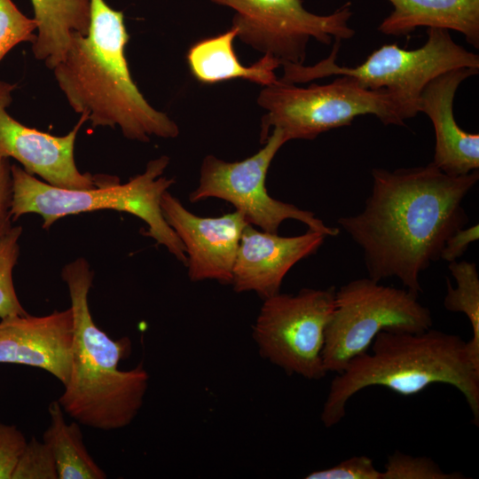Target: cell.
Returning a JSON list of instances; mask_svg holds the SVG:
<instances>
[{"mask_svg":"<svg viewBox=\"0 0 479 479\" xmlns=\"http://www.w3.org/2000/svg\"><path fill=\"white\" fill-rule=\"evenodd\" d=\"M478 238V224L458 229L444 242L440 253V259L448 263L457 261L467 250L468 246Z\"/></svg>","mask_w":479,"mask_h":479,"instance_id":"cell-29","label":"cell"},{"mask_svg":"<svg viewBox=\"0 0 479 479\" xmlns=\"http://www.w3.org/2000/svg\"><path fill=\"white\" fill-rule=\"evenodd\" d=\"M169 163V157L161 155L150 161L143 173L125 184H120L117 177L105 185L83 190L52 186L12 164V222L34 213L41 216L42 227L47 230L57 220L69 215L101 209L126 212L143 220L148 226L144 234L154 240L157 245L165 247L186 266L185 247L166 222L161 208V196L175 184L174 178L162 176Z\"/></svg>","mask_w":479,"mask_h":479,"instance_id":"cell-5","label":"cell"},{"mask_svg":"<svg viewBox=\"0 0 479 479\" xmlns=\"http://www.w3.org/2000/svg\"><path fill=\"white\" fill-rule=\"evenodd\" d=\"M237 30L233 27L216 36L201 39L188 50L186 59L192 75L202 83H216L244 79L267 86L278 81L275 74L280 63L264 54L255 64L246 67L239 60L233 47Z\"/></svg>","mask_w":479,"mask_h":479,"instance_id":"cell-18","label":"cell"},{"mask_svg":"<svg viewBox=\"0 0 479 479\" xmlns=\"http://www.w3.org/2000/svg\"><path fill=\"white\" fill-rule=\"evenodd\" d=\"M37 23L24 15L12 0H0V61L17 44L33 43Z\"/></svg>","mask_w":479,"mask_h":479,"instance_id":"cell-24","label":"cell"},{"mask_svg":"<svg viewBox=\"0 0 479 479\" xmlns=\"http://www.w3.org/2000/svg\"><path fill=\"white\" fill-rule=\"evenodd\" d=\"M459 472L445 473L430 458L396 451L387 458L381 479H463Z\"/></svg>","mask_w":479,"mask_h":479,"instance_id":"cell-23","label":"cell"},{"mask_svg":"<svg viewBox=\"0 0 479 479\" xmlns=\"http://www.w3.org/2000/svg\"><path fill=\"white\" fill-rule=\"evenodd\" d=\"M426 43L414 50L396 43L383 44L356 67L336 63L341 41H334L330 55L313 66L286 64L281 81L301 83L331 75L350 76L371 90L400 94L418 111L423 88L435 77L461 68H479V56L456 43L447 29L429 27Z\"/></svg>","mask_w":479,"mask_h":479,"instance_id":"cell-7","label":"cell"},{"mask_svg":"<svg viewBox=\"0 0 479 479\" xmlns=\"http://www.w3.org/2000/svg\"><path fill=\"white\" fill-rule=\"evenodd\" d=\"M479 68L453 69L431 80L422 90L418 110L430 119L436 137L433 161L450 176L467 175L479 169V135L463 130L456 122L453 101L459 86Z\"/></svg>","mask_w":479,"mask_h":479,"instance_id":"cell-16","label":"cell"},{"mask_svg":"<svg viewBox=\"0 0 479 479\" xmlns=\"http://www.w3.org/2000/svg\"><path fill=\"white\" fill-rule=\"evenodd\" d=\"M372 192L359 214L338 224L362 249L368 278L400 280L419 297L420 275L440 259L446 240L465 227L462 201L479 172L450 176L432 162L393 171L374 168Z\"/></svg>","mask_w":479,"mask_h":479,"instance_id":"cell-1","label":"cell"},{"mask_svg":"<svg viewBox=\"0 0 479 479\" xmlns=\"http://www.w3.org/2000/svg\"><path fill=\"white\" fill-rule=\"evenodd\" d=\"M418 298L405 288L383 286L368 277L335 290L322 352L326 371L342 373L354 357L369 350L382 331L420 333L431 328V312Z\"/></svg>","mask_w":479,"mask_h":479,"instance_id":"cell-8","label":"cell"},{"mask_svg":"<svg viewBox=\"0 0 479 479\" xmlns=\"http://www.w3.org/2000/svg\"><path fill=\"white\" fill-rule=\"evenodd\" d=\"M370 348L331 381L320 415L326 428L337 425L348 401L365 388L381 386L409 397L437 383L463 395L479 426V362L459 335L432 328L420 333L385 330Z\"/></svg>","mask_w":479,"mask_h":479,"instance_id":"cell-3","label":"cell"},{"mask_svg":"<svg viewBox=\"0 0 479 479\" xmlns=\"http://www.w3.org/2000/svg\"><path fill=\"white\" fill-rule=\"evenodd\" d=\"M235 12L232 27L243 43L285 64L302 65L309 41L322 43L350 39L353 15L346 2L334 12H310L302 0H209Z\"/></svg>","mask_w":479,"mask_h":479,"instance_id":"cell-10","label":"cell"},{"mask_svg":"<svg viewBox=\"0 0 479 479\" xmlns=\"http://www.w3.org/2000/svg\"><path fill=\"white\" fill-rule=\"evenodd\" d=\"M257 103L266 110L261 122L263 144L271 129L280 130L287 142L312 140L330 130L350 125L361 115L373 114L385 125L404 126L406 120L418 114L400 94L365 88L346 75L307 88L278 79L263 86Z\"/></svg>","mask_w":479,"mask_h":479,"instance_id":"cell-6","label":"cell"},{"mask_svg":"<svg viewBox=\"0 0 479 479\" xmlns=\"http://www.w3.org/2000/svg\"><path fill=\"white\" fill-rule=\"evenodd\" d=\"M12 479H58L52 453L42 440L27 442L12 475Z\"/></svg>","mask_w":479,"mask_h":479,"instance_id":"cell-25","label":"cell"},{"mask_svg":"<svg viewBox=\"0 0 479 479\" xmlns=\"http://www.w3.org/2000/svg\"><path fill=\"white\" fill-rule=\"evenodd\" d=\"M10 159L0 155V234L12 226L13 179Z\"/></svg>","mask_w":479,"mask_h":479,"instance_id":"cell-28","label":"cell"},{"mask_svg":"<svg viewBox=\"0 0 479 479\" xmlns=\"http://www.w3.org/2000/svg\"><path fill=\"white\" fill-rule=\"evenodd\" d=\"M264 145L257 153L239 161H225L207 155L201 163L199 185L189 194L192 203L217 198L230 202L247 223L262 231L278 233L287 219L299 221L309 230L334 237L340 232L309 210L272 198L265 187L271 163L280 147L287 143L282 132L271 130Z\"/></svg>","mask_w":479,"mask_h":479,"instance_id":"cell-11","label":"cell"},{"mask_svg":"<svg viewBox=\"0 0 479 479\" xmlns=\"http://www.w3.org/2000/svg\"><path fill=\"white\" fill-rule=\"evenodd\" d=\"M325 238L309 229L302 235L282 237L247 224L233 265V289L238 293L255 292L263 300L279 294L287 273L302 259L315 254Z\"/></svg>","mask_w":479,"mask_h":479,"instance_id":"cell-15","label":"cell"},{"mask_svg":"<svg viewBox=\"0 0 479 479\" xmlns=\"http://www.w3.org/2000/svg\"><path fill=\"white\" fill-rule=\"evenodd\" d=\"M129 34L124 14L105 0H90L86 35L75 33L61 60L52 68L72 109L93 128H119L130 140L152 136L175 138L177 124L153 107L132 79L125 54Z\"/></svg>","mask_w":479,"mask_h":479,"instance_id":"cell-2","label":"cell"},{"mask_svg":"<svg viewBox=\"0 0 479 479\" xmlns=\"http://www.w3.org/2000/svg\"><path fill=\"white\" fill-rule=\"evenodd\" d=\"M448 268L456 281L453 287L446 279L447 292L444 308L452 312H461L467 318L472 338L467 342L473 358L479 362V274L476 264L467 261L449 263Z\"/></svg>","mask_w":479,"mask_h":479,"instance_id":"cell-21","label":"cell"},{"mask_svg":"<svg viewBox=\"0 0 479 479\" xmlns=\"http://www.w3.org/2000/svg\"><path fill=\"white\" fill-rule=\"evenodd\" d=\"M335 287L302 288L264 299L253 327L261 356L288 374L319 380L325 332L334 307Z\"/></svg>","mask_w":479,"mask_h":479,"instance_id":"cell-9","label":"cell"},{"mask_svg":"<svg viewBox=\"0 0 479 479\" xmlns=\"http://www.w3.org/2000/svg\"><path fill=\"white\" fill-rule=\"evenodd\" d=\"M73 335L71 308L40 317H6L0 319V364L44 370L64 386L70 373Z\"/></svg>","mask_w":479,"mask_h":479,"instance_id":"cell-14","label":"cell"},{"mask_svg":"<svg viewBox=\"0 0 479 479\" xmlns=\"http://www.w3.org/2000/svg\"><path fill=\"white\" fill-rule=\"evenodd\" d=\"M162 215L183 243L192 281L214 279L231 284L240 240L249 224L234 211L216 217H201L185 208L169 191L161 199Z\"/></svg>","mask_w":479,"mask_h":479,"instance_id":"cell-13","label":"cell"},{"mask_svg":"<svg viewBox=\"0 0 479 479\" xmlns=\"http://www.w3.org/2000/svg\"><path fill=\"white\" fill-rule=\"evenodd\" d=\"M48 411L51 420L43 435V441L52 453L58 479L106 478L105 471L87 451L78 422L66 421L58 400L49 404Z\"/></svg>","mask_w":479,"mask_h":479,"instance_id":"cell-20","label":"cell"},{"mask_svg":"<svg viewBox=\"0 0 479 479\" xmlns=\"http://www.w3.org/2000/svg\"><path fill=\"white\" fill-rule=\"evenodd\" d=\"M93 277L83 257L61 271L71 302L74 335L70 373L58 402L79 424L110 431L129 426L136 418L149 374L142 364L120 370V362L130 354L131 341L114 340L94 322L89 306Z\"/></svg>","mask_w":479,"mask_h":479,"instance_id":"cell-4","label":"cell"},{"mask_svg":"<svg viewBox=\"0 0 479 479\" xmlns=\"http://www.w3.org/2000/svg\"><path fill=\"white\" fill-rule=\"evenodd\" d=\"M22 227L12 226L0 234V319L14 315H26L13 284V269L20 256V238Z\"/></svg>","mask_w":479,"mask_h":479,"instance_id":"cell-22","label":"cell"},{"mask_svg":"<svg viewBox=\"0 0 479 479\" xmlns=\"http://www.w3.org/2000/svg\"><path fill=\"white\" fill-rule=\"evenodd\" d=\"M381 472L367 456H353L331 467L308 474L306 479H381Z\"/></svg>","mask_w":479,"mask_h":479,"instance_id":"cell-26","label":"cell"},{"mask_svg":"<svg viewBox=\"0 0 479 479\" xmlns=\"http://www.w3.org/2000/svg\"><path fill=\"white\" fill-rule=\"evenodd\" d=\"M392 12L379 25L383 35L401 36L421 27L454 30L479 48V0H388Z\"/></svg>","mask_w":479,"mask_h":479,"instance_id":"cell-17","label":"cell"},{"mask_svg":"<svg viewBox=\"0 0 479 479\" xmlns=\"http://www.w3.org/2000/svg\"><path fill=\"white\" fill-rule=\"evenodd\" d=\"M37 23L35 58L52 69L63 58L75 33L86 35L90 0H30Z\"/></svg>","mask_w":479,"mask_h":479,"instance_id":"cell-19","label":"cell"},{"mask_svg":"<svg viewBox=\"0 0 479 479\" xmlns=\"http://www.w3.org/2000/svg\"><path fill=\"white\" fill-rule=\"evenodd\" d=\"M17 84L0 80V155L17 161L27 173L52 186L91 189L114 181L116 177L82 173L75 160V145L85 114L64 136H54L29 128L15 120L7 108Z\"/></svg>","mask_w":479,"mask_h":479,"instance_id":"cell-12","label":"cell"},{"mask_svg":"<svg viewBox=\"0 0 479 479\" xmlns=\"http://www.w3.org/2000/svg\"><path fill=\"white\" fill-rule=\"evenodd\" d=\"M27 442L23 433L15 425L0 423V479H12Z\"/></svg>","mask_w":479,"mask_h":479,"instance_id":"cell-27","label":"cell"}]
</instances>
